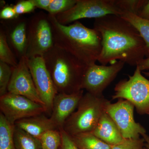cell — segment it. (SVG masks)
<instances>
[{
  "mask_svg": "<svg viewBox=\"0 0 149 149\" xmlns=\"http://www.w3.org/2000/svg\"><path fill=\"white\" fill-rule=\"evenodd\" d=\"M94 28L102 38L98 61L107 65L121 61L136 66L146 56V44L139 32L120 16L109 15L95 19Z\"/></svg>",
  "mask_w": 149,
  "mask_h": 149,
  "instance_id": "obj_1",
  "label": "cell"
},
{
  "mask_svg": "<svg viewBox=\"0 0 149 149\" xmlns=\"http://www.w3.org/2000/svg\"><path fill=\"white\" fill-rule=\"evenodd\" d=\"M49 17L55 46L71 54L87 66L96 63L102 49L101 37L97 30L78 21L65 25L59 23L55 16L49 14Z\"/></svg>",
  "mask_w": 149,
  "mask_h": 149,
  "instance_id": "obj_2",
  "label": "cell"
},
{
  "mask_svg": "<svg viewBox=\"0 0 149 149\" xmlns=\"http://www.w3.org/2000/svg\"><path fill=\"white\" fill-rule=\"evenodd\" d=\"M43 57L58 93L71 94L82 90L86 65L71 54L55 46Z\"/></svg>",
  "mask_w": 149,
  "mask_h": 149,
  "instance_id": "obj_3",
  "label": "cell"
},
{
  "mask_svg": "<svg viewBox=\"0 0 149 149\" xmlns=\"http://www.w3.org/2000/svg\"><path fill=\"white\" fill-rule=\"evenodd\" d=\"M109 102L103 95L86 93L80 100L75 111L65 123L62 129L70 136L92 133L106 111Z\"/></svg>",
  "mask_w": 149,
  "mask_h": 149,
  "instance_id": "obj_4",
  "label": "cell"
},
{
  "mask_svg": "<svg viewBox=\"0 0 149 149\" xmlns=\"http://www.w3.org/2000/svg\"><path fill=\"white\" fill-rule=\"evenodd\" d=\"M27 35L26 58L43 56L53 47V36L49 14L40 12L28 19Z\"/></svg>",
  "mask_w": 149,
  "mask_h": 149,
  "instance_id": "obj_5",
  "label": "cell"
},
{
  "mask_svg": "<svg viewBox=\"0 0 149 149\" xmlns=\"http://www.w3.org/2000/svg\"><path fill=\"white\" fill-rule=\"evenodd\" d=\"M112 99H124L133 104L141 114L149 113V80L137 65L128 80L119 82L114 88Z\"/></svg>",
  "mask_w": 149,
  "mask_h": 149,
  "instance_id": "obj_6",
  "label": "cell"
},
{
  "mask_svg": "<svg viewBox=\"0 0 149 149\" xmlns=\"http://www.w3.org/2000/svg\"><path fill=\"white\" fill-rule=\"evenodd\" d=\"M123 13L115 0H77L70 9L55 17L59 23L66 25L82 19H95L109 15L120 16Z\"/></svg>",
  "mask_w": 149,
  "mask_h": 149,
  "instance_id": "obj_7",
  "label": "cell"
},
{
  "mask_svg": "<svg viewBox=\"0 0 149 149\" xmlns=\"http://www.w3.org/2000/svg\"><path fill=\"white\" fill-rule=\"evenodd\" d=\"M0 110L13 125L19 120L47 112L44 106L23 96L9 93L0 97Z\"/></svg>",
  "mask_w": 149,
  "mask_h": 149,
  "instance_id": "obj_8",
  "label": "cell"
},
{
  "mask_svg": "<svg viewBox=\"0 0 149 149\" xmlns=\"http://www.w3.org/2000/svg\"><path fill=\"white\" fill-rule=\"evenodd\" d=\"M125 63L117 61L110 65L96 64L87 66L82 84V89L96 96L102 95L104 90L115 79Z\"/></svg>",
  "mask_w": 149,
  "mask_h": 149,
  "instance_id": "obj_9",
  "label": "cell"
},
{
  "mask_svg": "<svg viewBox=\"0 0 149 149\" xmlns=\"http://www.w3.org/2000/svg\"><path fill=\"white\" fill-rule=\"evenodd\" d=\"M134 105L126 100L107 104L106 112L117 125L124 139H137L146 134V129L134 118Z\"/></svg>",
  "mask_w": 149,
  "mask_h": 149,
  "instance_id": "obj_10",
  "label": "cell"
},
{
  "mask_svg": "<svg viewBox=\"0 0 149 149\" xmlns=\"http://www.w3.org/2000/svg\"><path fill=\"white\" fill-rule=\"evenodd\" d=\"M26 58L37 93L45 104L47 113L51 115L54 98L58 93L44 58L37 56Z\"/></svg>",
  "mask_w": 149,
  "mask_h": 149,
  "instance_id": "obj_11",
  "label": "cell"
},
{
  "mask_svg": "<svg viewBox=\"0 0 149 149\" xmlns=\"http://www.w3.org/2000/svg\"><path fill=\"white\" fill-rule=\"evenodd\" d=\"M18 61L17 66L13 68L8 93L23 96L46 108L37 93L26 58L23 57Z\"/></svg>",
  "mask_w": 149,
  "mask_h": 149,
  "instance_id": "obj_12",
  "label": "cell"
},
{
  "mask_svg": "<svg viewBox=\"0 0 149 149\" xmlns=\"http://www.w3.org/2000/svg\"><path fill=\"white\" fill-rule=\"evenodd\" d=\"M83 95V90L71 94L58 93L56 95L50 118L58 129L63 128L65 123L77 109Z\"/></svg>",
  "mask_w": 149,
  "mask_h": 149,
  "instance_id": "obj_13",
  "label": "cell"
},
{
  "mask_svg": "<svg viewBox=\"0 0 149 149\" xmlns=\"http://www.w3.org/2000/svg\"><path fill=\"white\" fill-rule=\"evenodd\" d=\"M8 22L3 29L12 50L19 60L25 57L27 45L28 19L17 17Z\"/></svg>",
  "mask_w": 149,
  "mask_h": 149,
  "instance_id": "obj_14",
  "label": "cell"
},
{
  "mask_svg": "<svg viewBox=\"0 0 149 149\" xmlns=\"http://www.w3.org/2000/svg\"><path fill=\"white\" fill-rule=\"evenodd\" d=\"M92 133L111 146L120 143L125 139L123 137L117 125L106 111L102 115L97 125Z\"/></svg>",
  "mask_w": 149,
  "mask_h": 149,
  "instance_id": "obj_15",
  "label": "cell"
},
{
  "mask_svg": "<svg viewBox=\"0 0 149 149\" xmlns=\"http://www.w3.org/2000/svg\"><path fill=\"white\" fill-rule=\"evenodd\" d=\"M15 125L39 139L47 131L58 129L50 118L43 114L19 120Z\"/></svg>",
  "mask_w": 149,
  "mask_h": 149,
  "instance_id": "obj_16",
  "label": "cell"
},
{
  "mask_svg": "<svg viewBox=\"0 0 149 149\" xmlns=\"http://www.w3.org/2000/svg\"><path fill=\"white\" fill-rule=\"evenodd\" d=\"M70 137L78 149H111L112 147L92 133H82Z\"/></svg>",
  "mask_w": 149,
  "mask_h": 149,
  "instance_id": "obj_17",
  "label": "cell"
},
{
  "mask_svg": "<svg viewBox=\"0 0 149 149\" xmlns=\"http://www.w3.org/2000/svg\"><path fill=\"white\" fill-rule=\"evenodd\" d=\"M135 27L143 38L146 47V57H149V20L139 17L137 15L123 12L120 16Z\"/></svg>",
  "mask_w": 149,
  "mask_h": 149,
  "instance_id": "obj_18",
  "label": "cell"
},
{
  "mask_svg": "<svg viewBox=\"0 0 149 149\" xmlns=\"http://www.w3.org/2000/svg\"><path fill=\"white\" fill-rule=\"evenodd\" d=\"M15 125L0 112V149H15L14 140Z\"/></svg>",
  "mask_w": 149,
  "mask_h": 149,
  "instance_id": "obj_19",
  "label": "cell"
},
{
  "mask_svg": "<svg viewBox=\"0 0 149 149\" xmlns=\"http://www.w3.org/2000/svg\"><path fill=\"white\" fill-rule=\"evenodd\" d=\"M14 140L15 149H42L40 139L15 126Z\"/></svg>",
  "mask_w": 149,
  "mask_h": 149,
  "instance_id": "obj_20",
  "label": "cell"
},
{
  "mask_svg": "<svg viewBox=\"0 0 149 149\" xmlns=\"http://www.w3.org/2000/svg\"><path fill=\"white\" fill-rule=\"evenodd\" d=\"M16 56L9 45L6 37L2 28L0 29V61L15 68L18 62Z\"/></svg>",
  "mask_w": 149,
  "mask_h": 149,
  "instance_id": "obj_21",
  "label": "cell"
},
{
  "mask_svg": "<svg viewBox=\"0 0 149 149\" xmlns=\"http://www.w3.org/2000/svg\"><path fill=\"white\" fill-rule=\"evenodd\" d=\"M42 149H59L61 143V136L59 129L47 131L40 139Z\"/></svg>",
  "mask_w": 149,
  "mask_h": 149,
  "instance_id": "obj_22",
  "label": "cell"
},
{
  "mask_svg": "<svg viewBox=\"0 0 149 149\" xmlns=\"http://www.w3.org/2000/svg\"><path fill=\"white\" fill-rule=\"evenodd\" d=\"M76 2L77 0H52L47 11L49 14L56 16L69 10Z\"/></svg>",
  "mask_w": 149,
  "mask_h": 149,
  "instance_id": "obj_23",
  "label": "cell"
},
{
  "mask_svg": "<svg viewBox=\"0 0 149 149\" xmlns=\"http://www.w3.org/2000/svg\"><path fill=\"white\" fill-rule=\"evenodd\" d=\"M148 0H115L116 3L123 12L138 15Z\"/></svg>",
  "mask_w": 149,
  "mask_h": 149,
  "instance_id": "obj_24",
  "label": "cell"
},
{
  "mask_svg": "<svg viewBox=\"0 0 149 149\" xmlns=\"http://www.w3.org/2000/svg\"><path fill=\"white\" fill-rule=\"evenodd\" d=\"M13 67L0 61V97L8 93Z\"/></svg>",
  "mask_w": 149,
  "mask_h": 149,
  "instance_id": "obj_25",
  "label": "cell"
},
{
  "mask_svg": "<svg viewBox=\"0 0 149 149\" xmlns=\"http://www.w3.org/2000/svg\"><path fill=\"white\" fill-rule=\"evenodd\" d=\"M145 141L143 138L125 139L120 143L112 146L111 149H143Z\"/></svg>",
  "mask_w": 149,
  "mask_h": 149,
  "instance_id": "obj_26",
  "label": "cell"
},
{
  "mask_svg": "<svg viewBox=\"0 0 149 149\" xmlns=\"http://www.w3.org/2000/svg\"><path fill=\"white\" fill-rule=\"evenodd\" d=\"M14 8L17 16L29 13L34 11L36 8L32 0H23L19 1L13 6Z\"/></svg>",
  "mask_w": 149,
  "mask_h": 149,
  "instance_id": "obj_27",
  "label": "cell"
},
{
  "mask_svg": "<svg viewBox=\"0 0 149 149\" xmlns=\"http://www.w3.org/2000/svg\"><path fill=\"white\" fill-rule=\"evenodd\" d=\"M61 136V143L59 149H78L72 139L63 129H59Z\"/></svg>",
  "mask_w": 149,
  "mask_h": 149,
  "instance_id": "obj_28",
  "label": "cell"
},
{
  "mask_svg": "<svg viewBox=\"0 0 149 149\" xmlns=\"http://www.w3.org/2000/svg\"><path fill=\"white\" fill-rule=\"evenodd\" d=\"M18 17H19L16 14L13 6H6L2 8L0 12V18L3 20H13Z\"/></svg>",
  "mask_w": 149,
  "mask_h": 149,
  "instance_id": "obj_29",
  "label": "cell"
},
{
  "mask_svg": "<svg viewBox=\"0 0 149 149\" xmlns=\"http://www.w3.org/2000/svg\"><path fill=\"white\" fill-rule=\"evenodd\" d=\"M36 8L47 10L52 0H32Z\"/></svg>",
  "mask_w": 149,
  "mask_h": 149,
  "instance_id": "obj_30",
  "label": "cell"
},
{
  "mask_svg": "<svg viewBox=\"0 0 149 149\" xmlns=\"http://www.w3.org/2000/svg\"><path fill=\"white\" fill-rule=\"evenodd\" d=\"M138 15L141 18L149 20V0L147 1Z\"/></svg>",
  "mask_w": 149,
  "mask_h": 149,
  "instance_id": "obj_31",
  "label": "cell"
},
{
  "mask_svg": "<svg viewBox=\"0 0 149 149\" xmlns=\"http://www.w3.org/2000/svg\"><path fill=\"white\" fill-rule=\"evenodd\" d=\"M138 66L142 72L149 71V57L145 58L140 63Z\"/></svg>",
  "mask_w": 149,
  "mask_h": 149,
  "instance_id": "obj_32",
  "label": "cell"
},
{
  "mask_svg": "<svg viewBox=\"0 0 149 149\" xmlns=\"http://www.w3.org/2000/svg\"><path fill=\"white\" fill-rule=\"evenodd\" d=\"M142 136L145 141V147L147 149H149V136L146 133L143 134Z\"/></svg>",
  "mask_w": 149,
  "mask_h": 149,
  "instance_id": "obj_33",
  "label": "cell"
},
{
  "mask_svg": "<svg viewBox=\"0 0 149 149\" xmlns=\"http://www.w3.org/2000/svg\"><path fill=\"white\" fill-rule=\"evenodd\" d=\"M142 73L144 74V75H146L147 77H149V71H143V72H142Z\"/></svg>",
  "mask_w": 149,
  "mask_h": 149,
  "instance_id": "obj_34",
  "label": "cell"
},
{
  "mask_svg": "<svg viewBox=\"0 0 149 149\" xmlns=\"http://www.w3.org/2000/svg\"><path fill=\"white\" fill-rule=\"evenodd\" d=\"M143 149H146V147H144V148H143Z\"/></svg>",
  "mask_w": 149,
  "mask_h": 149,
  "instance_id": "obj_35",
  "label": "cell"
},
{
  "mask_svg": "<svg viewBox=\"0 0 149 149\" xmlns=\"http://www.w3.org/2000/svg\"></svg>",
  "mask_w": 149,
  "mask_h": 149,
  "instance_id": "obj_36",
  "label": "cell"
}]
</instances>
